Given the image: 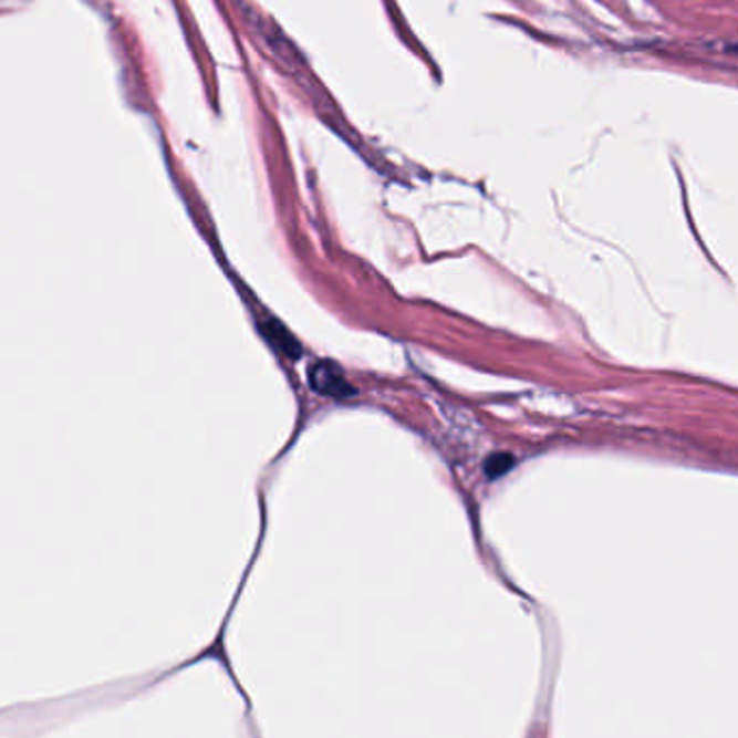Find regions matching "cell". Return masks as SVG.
Listing matches in <instances>:
<instances>
[{
	"label": "cell",
	"mask_w": 738,
	"mask_h": 738,
	"mask_svg": "<svg viewBox=\"0 0 738 738\" xmlns=\"http://www.w3.org/2000/svg\"><path fill=\"white\" fill-rule=\"evenodd\" d=\"M310 384L319 394L325 396H353L355 388L346 382L343 371L330 362H319L310 368Z\"/></svg>",
	"instance_id": "1"
},
{
	"label": "cell",
	"mask_w": 738,
	"mask_h": 738,
	"mask_svg": "<svg viewBox=\"0 0 738 738\" xmlns=\"http://www.w3.org/2000/svg\"><path fill=\"white\" fill-rule=\"evenodd\" d=\"M269 341L273 343V345L280 346L284 353H289L291 357H295V355H299L301 353V349H299V345L295 343V339L282 328V325H278L276 321H273V325L269 328Z\"/></svg>",
	"instance_id": "2"
},
{
	"label": "cell",
	"mask_w": 738,
	"mask_h": 738,
	"mask_svg": "<svg viewBox=\"0 0 738 738\" xmlns=\"http://www.w3.org/2000/svg\"><path fill=\"white\" fill-rule=\"evenodd\" d=\"M516 466V459L513 455L509 453H496V455H490L488 461H486V472L490 479H498L502 477L507 470H511Z\"/></svg>",
	"instance_id": "3"
}]
</instances>
